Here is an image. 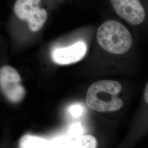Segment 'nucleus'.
<instances>
[{
  "mask_svg": "<svg viewBox=\"0 0 148 148\" xmlns=\"http://www.w3.org/2000/svg\"><path fill=\"white\" fill-rule=\"evenodd\" d=\"M137 35L121 21L109 19L98 27L96 40L99 47L112 56L123 58L140 68V50Z\"/></svg>",
  "mask_w": 148,
  "mask_h": 148,
  "instance_id": "nucleus-1",
  "label": "nucleus"
},
{
  "mask_svg": "<svg viewBox=\"0 0 148 148\" xmlns=\"http://www.w3.org/2000/svg\"><path fill=\"white\" fill-rule=\"evenodd\" d=\"M123 90L116 80L101 79L90 85L86 95V103L91 109L99 113L110 114L121 110L125 101L120 95Z\"/></svg>",
  "mask_w": 148,
  "mask_h": 148,
  "instance_id": "nucleus-2",
  "label": "nucleus"
},
{
  "mask_svg": "<svg viewBox=\"0 0 148 148\" xmlns=\"http://www.w3.org/2000/svg\"><path fill=\"white\" fill-rule=\"evenodd\" d=\"M113 10L141 39L148 36V0H110Z\"/></svg>",
  "mask_w": 148,
  "mask_h": 148,
  "instance_id": "nucleus-3",
  "label": "nucleus"
},
{
  "mask_svg": "<svg viewBox=\"0 0 148 148\" xmlns=\"http://www.w3.org/2000/svg\"><path fill=\"white\" fill-rule=\"evenodd\" d=\"M40 3L41 0H16L14 5L16 16L27 21L32 32L39 31L47 19V12Z\"/></svg>",
  "mask_w": 148,
  "mask_h": 148,
  "instance_id": "nucleus-4",
  "label": "nucleus"
},
{
  "mask_svg": "<svg viewBox=\"0 0 148 148\" xmlns=\"http://www.w3.org/2000/svg\"><path fill=\"white\" fill-rule=\"evenodd\" d=\"M0 87L2 94L12 103L20 102L25 94L19 74L9 65L3 66L0 69Z\"/></svg>",
  "mask_w": 148,
  "mask_h": 148,
  "instance_id": "nucleus-5",
  "label": "nucleus"
},
{
  "mask_svg": "<svg viewBox=\"0 0 148 148\" xmlns=\"http://www.w3.org/2000/svg\"><path fill=\"white\" fill-rule=\"evenodd\" d=\"M148 133V81L144 86L137 110L134 114L128 137L129 147H134Z\"/></svg>",
  "mask_w": 148,
  "mask_h": 148,
  "instance_id": "nucleus-6",
  "label": "nucleus"
},
{
  "mask_svg": "<svg viewBox=\"0 0 148 148\" xmlns=\"http://www.w3.org/2000/svg\"><path fill=\"white\" fill-rule=\"evenodd\" d=\"M87 45L84 41H79L67 47L54 49L51 57L55 63L59 65H68L81 60L87 52Z\"/></svg>",
  "mask_w": 148,
  "mask_h": 148,
  "instance_id": "nucleus-7",
  "label": "nucleus"
},
{
  "mask_svg": "<svg viewBox=\"0 0 148 148\" xmlns=\"http://www.w3.org/2000/svg\"><path fill=\"white\" fill-rule=\"evenodd\" d=\"M19 148H56L53 143L47 140L30 134L21 138Z\"/></svg>",
  "mask_w": 148,
  "mask_h": 148,
  "instance_id": "nucleus-8",
  "label": "nucleus"
},
{
  "mask_svg": "<svg viewBox=\"0 0 148 148\" xmlns=\"http://www.w3.org/2000/svg\"><path fill=\"white\" fill-rule=\"evenodd\" d=\"M98 141L95 137L87 134L81 136L67 143L62 148H97Z\"/></svg>",
  "mask_w": 148,
  "mask_h": 148,
  "instance_id": "nucleus-9",
  "label": "nucleus"
},
{
  "mask_svg": "<svg viewBox=\"0 0 148 148\" xmlns=\"http://www.w3.org/2000/svg\"><path fill=\"white\" fill-rule=\"evenodd\" d=\"M84 110V107L79 104L71 106L69 109L70 113L74 117H79L81 116Z\"/></svg>",
  "mask_w": 148,
  "mask_h": 148,
  "instance_id": "nucleus-10",
  "label": "nucleus"
}]
</instances>
